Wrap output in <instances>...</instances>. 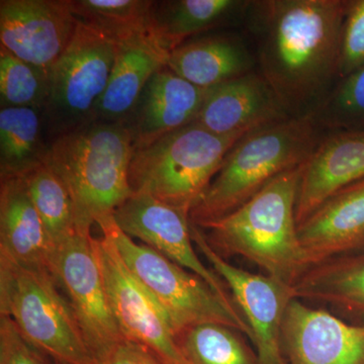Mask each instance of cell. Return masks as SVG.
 <instances>
[{
  "instance_id": "cell-1",
  "label": "cell",
  "mask_w": 364,
  "mask_h": 364,
  "mask_svg": "<svg viewBox=\"0 0 364 364\" xmlns=\"http://www.w3.org/2000/svg\"><path fill=\"white\" fill-rule=\"evenodd\" d=\"M348 0H257L244 20L261 75L289 117L313 116L339 80Z\"/></svg>"
},
{
  "instance_id": "cell-2",
  "label": "cell",
  "mask_w": 364,
  "mask_h": 364,
  "mask_svg": "<svg viewBox=\"0 0 364 364\" xmlns=\"http://www.w3.org/2000/svg\"><path fill=\"white\" fill-rule=\"evenodd\" d=\"M303 166L280 174L231 214L198 227L210 247L223 257L242 256L293 287L309 268L296 219Z\"/></svg>"
},
{
  "instance_id": "cell-3",
  "label": "cell",
  "mask_w": 364,
  "mask_h": 364,
  "mask_svg": "<svg viewBox=\"0 0 364 364\" xmlns=\"http://www.w3.org/2000/svg\"><path fill=\"white\" fill-rule=\"evenodd\" d=\"M133 136L124 123L93 121L49 143L45 164L63 181L75 210L76 229L91 234L133 191L129 169Z\"/></svg>"
},
{
  "instance_id": "cell-4",
  "label": "cell",
  "mask_w": 364,
  "mask_h": 364,
  "mask_svg": "<svg viewBox=\"0 0 364 364\" xmlns=\"http://www.w3.org/2000/svg\"><path fill=\"white\" fill-rule=\"evenodd\" d=\"M323 133L313 116H306L287 117L242 136L191 210V224L200 227L226 217L280 174L305 164Z\"/></svg>"
},
{
  "instance_id": "cell-5",
  "label": "cell",
  "mask_w": 364,
  "mask_h": 364,
  "mask_svg": "<svg viewBox=\"0 0 364 364\" xmlns=\"http://www.w3.org/2000/svg\"><path fill=\"white\" fill-rule=\"evenodd\" d=\"M246 134L218 135L193 122L134 150L129 169L132 191L191 214L228 153Z\"/></svg>"
},
{
  "instance_id": "cell-6",
  "label": "cell",
  "mask_w": 364,
  "mask_h": 364,
  "mask_svg": "<svg viewBox=\"0 0 364 364\" xmlns=\"http://www.w3.org/2000/svg\"><path fill=\"white\" fill-rule=\"evenodd\" d=\"M51 272L0 258V315L55 363L95 364L68 299Z\"/></svg>"
},
{
  "instance_id": "cell-7",
  "label": "cell",
  "mask_w": 364,
  "mask_h": 364,
  "mask_svg": "<svg viewBox=\"0 0 364 364\" xmlns=\"http://www.w3.org/2000/svg\"><path fill=\"white\" fill-rule=\"evenodd\" d=\"M136 279L168 318L177 336L196 325L229 326L251 339L250 328L239 311L228 305L207 282L161 254L139 244L117 226L114 215L97 221Z\"/></svg>"
},
{
  "instance_id": "cell-8",
  "label": "cell",
  "mask_w": 364,
  "mask_h": 364,
  "mask_svg": "<svg viewBox=\"0 0 364 364\" xmlns=\"http://www.w3.org/2000/svg\"><path fill=\"white\" fill-rule=\"evenodd\" d=\"M114 55L112 41L78 21L70 44L48 71V95L41 114L50 143L95 121Z\"/></svg>"
},
{
  "instance_id": "cell-9",
  "label": "cell",
  "mask_w": 364,
  "mask_h": 364,
  "mask_svg": "<svg viewBox=\"0 0 364 364\" xmlns=\"http://www.w3.org/2000/svg\"><path fill=\"white\" fill-rule=\"evenodd\" d=\"M95 237L76 232L55 247L52 274L66 294L81 331L97 359L124 340L112 313Z\"/></svg>"
},
{
  "instance_id": "cell-10",
  "label": "cell",
  "mask_w": 364,
  "mask_h": 364,
  "mask_svg": "<svg viewBox=\"0 0 364 364\" xmlns=\"http://www.w3.org/2000/svg\"><path fill=\"white\" fill-rule=\"evenodd\" d=\"M112 313L124 339L143 345L164 364H189L168 318L136 279L111 239H93Z\"/></svg>"
},
{
  "instance_id": "cell-11",
  "label": "cell",
  "mask_w": 364,
  "mask_h": 364,
  "mask_svg": "<svg viewBox=\"0 0 364 364\" xmlns=\"http://www.w3.org/2000/svg\"><path fill=\"white\" fill-rule=\"evenodd\" d=\"M191 231L196 247L229 287L239 312L247 322L260 364H287L282 331L287 308L294 299L293 287L269 275L234 267L210 247L200 228L191 223Z\"/></svg>"
},
{
  "instance_id": "cell-12",
  "label": "cell",
  "mask_w": 364,
  "mask_h": 364,
  "mask_svg": "<svg viewBox=\"0 0 364 364\" xmlns=\"http://www.w3.org/2000/svg\"><path fill=\"white\" fill-rule=\"evenodd\" d=\"M114 218L124 233L202 277L228 305L239 311L224 280L196 252L188 213L152 196L133 193L114 210Z\"/></svg>"
},
{
  "instance_id": "cell-13",
  "label": "cell",
  "mask_w": 364,
  "mask_h": 364,
  "mask_svg": "<svg viewBox=\"0 0 364 364\" xmlns=\"http://www.w3.org/2000/svg\"><path fill=\"white\" fill-rule=\"evenodd\" d=\"M69 0H1L0 41L26 63L49 71L77 28Z\"/></svg>"
},
{
  "instance_id": "cell-14",
  "label": "cell",
  "mask_w": 364,
  "mask_h": 364,
  "mask_svg": "<svg viewBox=\"0 0 364 364\" xmlns=\"http://www.w3.org/2000/svg\"><path fill=\"white\" fill-rule=\"evenodd\" d=\"M287 364H364V324L352 325L294 299L282 331Z\"/></svg>"
},
{
  "instance_id": "cell-15",
  "label": "cell",
  "mask_w": 364,
  "mask_h": 364,
  "mask_svg": "<svg viewBox=\"0 0 364 364\" xmlns=\"http://www.w3.org/2000/svg\"><path fill=\"white\" fill-rule=\"evenodd\" d=\"M289 117L259 71L208 88L193 122L218 135L249 133Z\"/></svg>"
},
{
  "instance_id": "cell-16",
  "label": "cell",
  "mask_w": 364,
  "mask_h": 364,
  "mask_svg": "<svg viewBox=\"0 0 364 364\" xmlns=\"http://www.w3.org/2000/svg\"><path fill=\"white\" fill-rule=\"evenodd\" d=\"M364 179V131L325 135L306 160L299 181L298 226L333 195Z\"/></svg>"
},
{
  "instance_id": "cell-17",
  "label": "cell",
  "mask_w": 364,
  "mask_h": 364,
  "mask_svg": "<svg viewBox=\"0 0 364 364\" xmlns=\"http://www.w3.org/2000/svg\"><path fill=\"white\" fill-rule=\"evenodd\" d=\"M208 90L191 85L168 66L157 71L141 93L127 121L134 150L193 123Z\"/></svg>"
},
{
  "instance_id": "cell-18",
  "label": "cell",
  "mask_w": 364,
  "mask_h": 364,
  "mask_svg": "<svg viewBox=\"0 0 364 364\" xmlns=\"http://www.w3.org/2000/svg\"><path fill=\"white\" fill-rule=\"evenodd\" d=\"M308 267L364 249V179L333 195L298 226Z\"/></svg>"
},
{
  "instance_id": "cell-19",
  "label": "cell",
  "mask_w": 364,
  "mask_h": 364,
  "mask_svg": "<svg viewBox=\"0 0 364 364\" xmlns=\"http://www.w3.org/2000/svg\"><path fill=\"white\" fill-rule=\"evenodd\" d=\"M170 50L152 33L117 43L114 63L95 121L124 123L150 78L168 63Z\"/></svg>"
},
{
  "instance_id": "cell-20",
  "label": "cell",
  "mask_w": 364,
  "mask_h": 364,
  "mask_svg": "<svg viewBox=\"0 0 364 364\" xmlns=\"http://www.w3.org/2000/svg\"><path fill=\"white\" fill-rule=\"evenodd\" d=\"M54 253L25 177L0 181V258L52 273Z\"/></svg>"
},
{
  "instance_id": "cell-21",
  "label": "cell",
  "mask_w": 364,
  "mask_h": 364,
  "mask_svg": "<svg viewBox=\"0 0 364 364\" xmlns=\"http://www.w3.org/2000/svg\"><path fill=\"white\" fill-rule=\"evenodd\" d=\"M167 66L191 85L208 90L255 71L257 60L241 38L210 36L178 46Z\"/></svg>"
},
{
  "instance_id": "cell-22",
  "label": "cell",
  "mask_w": 364,
  "mask_h": 364,
  "mask_svg": "<svg viewBox=\"0 0 364 364\" xmlns=\"http://www.w3.org/2000/svg\"><path fill=\"white\" fill-rule=\"evenodd\" d=\"M250 4V0L155 1L153 33L172 52L193 36L243 21Z\"/></svg>"
},
{
  "instance_id": "cell-23",
  "label": "cell",
  "mask_w": 364,
  "mask_h": 364,
  "mask_svg": "<svg viewBox=\"0 0 364 364\" xmlns=\"http://www.w3.org/2000/svg\"><path fill=\"white\" fill-rule=\"evenodd\" d=\"M293 293L294 299L328 304L364 317V249L308 268Z\"/></svg>"
},
{
  "instance_id": "cell-24",
  "label": "cell",
  "mask_w": 364,
  "mask_h": 364,
  "mask_svg": "<svg viewBox=\"0 0 364 364\" xmlns=\"http://www.w3.org/2000/svg\"><path fill=\"white\" fill-rule=\"evenodd\" d=\"M42 114L33 107L0 109V181L25 177L44 164L49 144Z\"/></svg>"
},
{
  "instance_id": "cell-25",
  "label": "cell",
  "mask_w": 364,
  "mask_h": 364,
  "mask_svg": "<svg viewBox=\"0 0 364 364\" xmlns=\"http://www.w3.org/2000/svg\"><path fill=\"white\" fill-rule=\"evenodd\" d=\"M74 16L114 44L152 33L155 1L149 0H69Z\"/></svg>"
},
{
  "instance_id": "cell-26",
  "label": "cell",
  "mask_w": 364,
  "mask_h": 364,
  "mask_svg": "<svg viewBox=\"0 0 364 364\" xmlns=\"http://www.w3.org/2000/svg\"><path fill=\"white\" fill-rule=\"evenodd\" d=\"M176 339L189 364H260L241 332L229 326L196 325Z\"/></svg>"
},
{
  "instance_id": "cell-27",
  "label": "cell",
  "mask_w": 364,
  "mask_h": 364,
  "mask_svg": "<svg viewBox=\"0 0 364 364\" xmlns=\"http://www.w3.org/2000/svg\"><path fill=\"white\" fill-rule=\"evenodd\" d=\"M25 179L46 232L56 247L77 232L70 193L63 181L45 163Z\"/></svg>"
},
{
  "instance_id": "cell-28",
  "label": "cell",
  "mask_w": 364,
  "mask_h": 364,
  "mask_svg": "<svg viewBox=\"0 0 364 364\" xmlns=\"http://www.w3.org/2000/svg\"><path fill=\"white\" fill-rule=\"evenodd\" d=\"M313 117L323 131H364V65L339 79Z\"/></svg>"
},
{
  "instance_id": "cell-29",
  "label": "cell",
  "mask_w": 364,
  "mask_h": 364,
  "mask_svg": "<svg viewBox=\"0 0 364 364\" xmlns=\"http://www.w3.org/2000/svg\"><path fill=\"white\" fill-rule=\"evenodd\" d=\"M48 95V72L26 63L0 46V105L42 112Z\"/></svg>"
},
{
  "instance_id": "cell-30",
  "label": "cell",
  "mask_w": 364,
  "mask_h": 364,
  "mask_svg": "<svg viewBox=\"0 0 364 364\" xmlns=\"http://www.w3.org/2000/svg\"><path fill=\"white\" fill-rule=\"evenodd\" d=\"M364 65V0H348L340 50L339 79Z\"/></svg>"
},
{
  "instance_id": "cell-31",
  "label": "cell",
  "mask_w": 364,
  "mask_h": 364,
  "mask_svg": "<svg viewBox=\"0 0 364 364\" xmlns=\"http://www.w3.org/2000/svg\"><path fill=\"white\" fill-rule=\"evenodd\" d=\"M0 364H54L18 332L13 321L0 315Z\"/></svg>"
},
{
  "instance_id": "cell-32",
  "label": "cell",
  "mask_w": 364,
  "mask_h": 364,
  "mask_svg": "<svg viewBox=\"0 0 364 364\" xmlns=\"http://www.w3.org/2000/svg\"><path fill=\"white\" fill-rule=\"evenodd\" d=\"M95 364H164L143 345L124 339L114 345L104 355L95 359Z\"/></svg>"
},
{
  "instance_id": "cell-33",
  "label": "cell",
  "mask_w": 364,
  "mask_h": 364,
  "mask_svg": "<svg viewBox=\"0 0 364 364\" xmlns=\"http://www.w3.org/2000/svg\"><path fill=\"white\" fill-rule=\"evenodd\" d=\"M54 364H61V363H55V361H54Z\"/></svg>"
}]
</instances>
